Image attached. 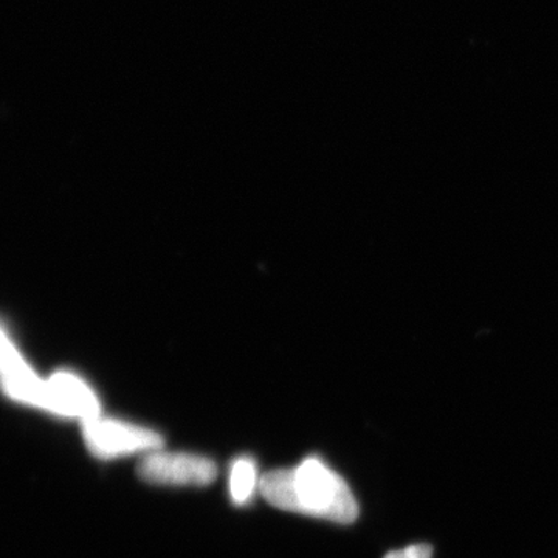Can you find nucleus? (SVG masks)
Listing matches in <instances>:
<instances>
[{
	"instance_id": "obj_6",
	"label": "nucleus",
	"mask_w": 558,
	"mask_h": 558,
	"mask_svg": "<svg viewBox=\"0 0 558 558\" xmlns=\"http://www.w3.org/2000/svg\"><path fill=\"white\" fill-rule=\"evenodd\" d=\"M259 484L258 468L252 458H240L231 464L229 488L234 505L245 506L252 501Z\"/></svg>"
},
{
	"instance_id": "obj_7",
	"label": "nucleus",
	"mask_w": 558,
	"mask_h": 558,
	"mask_svg": "<svg viewBox=\"0 0 558 558\" xmlns=\"http://www.w3.org/2000/svg\"><path fill=\"white\" fill-rule=\"evenodd\" d=\"M20 352L13 347L9 337L0 330V373L13 368L14 365L22 362Z\"/></svg>"
},
{
	"instance_id": "obj_4",
	"label": "nucleus",
	"mask_w": 558,
	"mask_h": 558,
	"mask_svg": "<svg viewBox=\"0 0 558 558\" xmlns=\"http://www.w3.org/2000/svg\"><path fill=\"white\" fill-rule=\"evenodd\" d=\"M44 409L84 421L100 416V403L92 389L73 374L58 373L47 381Z\"/></svg>"
},
{
	"instance_id": "obj_3",
	"label": "nucleus",
	"mask_w": 558,
	"mask_h": 558,
	"mask_svg": "<svg viewBox=\"0 0 558 558\" xmlns=\"http://www.w3.org/2000/svg\"><path fill=\"white\" fill-rule=\"evenodd\" d=\"M138 476L157 486H208L218 476L215 461L199 454L153 451L138 464Z\"/></svg>"
},
{
	"instance_id": "obj_1",
	"label": "nucleus",
	"mask_w": 558,
	"mask_h": 558,
	"mask_svg": "<svg viewBox=\"0 0 558 558\" xmlns=\"http://www.w3.org/2000/svg\"><path fill=\"white\" fill-rule=\"evenodd\" d=\"M259 490L271 506L288 512L341 524L352 523L359 515L357 501L347 481L317 458L266 473Z\"/></svg>"
},
{
	"instance_id": "obj_8",
	"label": "nucleus",
	"mask_w": 558,
	"mask_h": 558,
	"mask_svg": "<svg viewBox=\"0 0 558 558\" xmlns=\"http://www.w3.org/2000/svg\"><path fill=\"white\" fill-rule=\"evenodd\" d=\"M433 549L428 545H413L407 548L392 550L385 558H432Z\"/></svg>"
},
{
	"instance_id": "obj_5",
	"label": "nucleus",
	"mask_w": 558,
	"mask_h": 558,
	"mask_svg": "<svg viewBox=\"0 0 558 558\" xmlns=\"http://www.w3.org/2000/svg\"><path fill=\"white\" fill-rule=\"evenodd\" d=\"M2 385L11 398L20 399L32 405H46L47 381H43L33 373L31 366L22 360L13 368L0 373Z\"/></svg>"
},
{
	"instance_id": "obj_2",
	"label": "nucleus",
	"mask_w": 558,
	"mask_h": 558,
	"mask_svg": "<svg viewBox=\"0 0 558 558\" xmlns=\"http://www.w3.org/2000/svg\"><path fill=\"white\" fill-rule=\"evenodd\" d=\"M84 438L92 453L106 459L149 454L163 447V438L153 429L100 416L84 421Z\"/></svg>"
}]
</instances>
